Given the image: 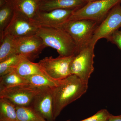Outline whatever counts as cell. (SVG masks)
<instances>
[{
    "instance_id": "1",
    "label": "cell",
    "mask_w": 121,
    "mask_h": 121,
    "mask_svg": "<svg viewBox=\"0 0 121 121\" xmlns=\"http://www.w3.org/2000/svg\"><path fill=\"white\" fill-rule=\"evenodd\" d=\"M88 83L74 75L60 80L52 88L54 121L68 105L81 97L86 92Z\"/></svg>"
},
{
    "instance_id": "2",
    "label": "cell",
    "mask_w": 121,
    "mask_h": 121,
    "mask_svg": "<svg viewBox=\"0 0 121 121\" xmlns=\"http://www.w3.org/2000/svg\"><path fill=\"white\" fill-rule=\"evenodd\" d=\"M36 34L47 47L56 50L59 56H73L77 48L73 40L64 30L57 28L40 27Z\"/></svg>"
},
{
    "instance_id": "3",
    "label": "cell",
    "mask_w": 121,
    "mask_h": 121,
    "mask_svg": "<svg viewBox=\"0 0 121 121\" xmlns=\"http://www.w3.org/2000/svg\"><path fill=\"white\" fill-rule=\"evenodd\" d=\"M99 22L87 19L68 20L56 28L64 30L75 43L77 52L90 44Z\"/></svg>"
},
{
    "instance_id": "4",
    "label": "cell",
    "mask_w": 121,
    "mask_h": 121,
    "mask_svg": "<svg viewBox=\"0 0 121 121\" xmlns=\"http://www.w3.org/2000/svg\"><path fill=\"white\" fill-rule=\"evenodd\" d=\"M121 4V0H99L88 2L83 7L74 9L68 20L87 19L100 23L113 7Z\"/></svg>"
},
{
    "instance_id": "5",
    "label": "cell",
    "mask_w": 121,
    "mask_h": 121,
    "mask_svg": "<svg viewBox=\"0 0 121 121\" xmlns=\"http://www.w3.org/2000/svg\"><path fill=\"white\" fill-rule=\"evenodd\" d=\"M95 47L90 44L78 51L73 56L71 65L72 75L87 83L94 70Z\"/></svg>"
},
{
    "instance_id": "6",
    "label": "cell",
    "mask_w": 121,
    "mask_h": 121,
    "mask_svg": "<svg viewBox=\"0 0 121 121\" xmlns=\"http://www.w3.org/2000/svg\"><path fill=\"white\" fill-rule=\"evenodd\" d=\"M73 56L46 57L38 63L49 78L60 81L71 75V65Z\"/></svg>"
},
{
    "instance_id": "7",
    "label": "cell",
    "mask_w": 121,
    "mask_h": 121,
    "mask_svg": "<svg viewBox=\"0 0 121 121\" xmlns=\"http://www.w3.org/2000/svg\"><path fill=\"white\" fill-rule=\"evenodd\" d=\"M43 89L30 84H22L0 91V98L8 99L18 106H29L35 95Z\"/></svg>"
},
{
    "instance_id": "8",
    "label": "cell",
    "mask_w": 121,
    "mask_h": 121,
    "mask_svg": "<svg viewBox=\"0 0 121 121\" xmlns=\"http://www.w3.org/2000/svg\"><path fill=\"white\" fill-rule=\"evenodd\" d=\"M121 4H117L113 7L105 18L98 25L94 33L90 45L95 46L100 39H106L121 28Z\"/></svg>"
},
{
    "instance_id": "9",
    "label": "cell",
    "mask_w": 121,
    "mask_h": 121,
    "mask_svg": "<svg viewBox=\"0 0 121 121\" xmlns=\"http://www.w3.org/2000/svg\"><path fill=\"white\" fill-rule=\"evenodd\" d=\"M38 29L32 23L31 19L15 11L12 19L5 29L0 40L6 35L18 37L35 35Z\"/></svg>"
},
{
    "instance_id": "10",
    "label": "cell",
    "mask_w": 121,
    "mask_h": 121,
    "mask_svg": "<svg viewBox=\"0 0 121 121\" xmlns=\"http://www.w3.org/2000/svg\"><path fill=\"white\" fill-rule=\"evenodd\" d=\"M15 41L17 54L23 55L31 61L37 58L47 47L42 39L36 34L15 37Z\"/></svg>"
},
{
    "instance_id": "11",
    "label": "cell",
    "mask_w": 121,
    "mask_h": 121,
    "mask_svg": "<svg viewBox=\"0 0 121 121\" xmlns=\"http://www.w3.org/2000/svg\"><path fill=\"white\" fill-rule=\"evenodd\" d=\"M74 10L56 9L47 12L39 11L31 19V21L38 28H56L68 20Z\"/></svg>"
},
{
    "instance_id": "12",
    "label": "cell",
    "mask_w": 121,
    "mask_h": 121,
    "mask_svg": "<svg viewBox=\"0 0 121 121\" xmlns=\"http://www.w3.org/2000/svg\"><path fill=\"white\" fill-rule=\"evenodd\" d=\"M30 106L44 119L54 121L52 88L42 89L35 95Z\"/></svg>"
},
{
    "instance_id": "13",
    "label": "cell",
    "mask_w": 121,
    "mask_h": 121,
    "mask_svg": "<svg viewBox=\"0 0 121 121\" xmlns=\"http://www.w3.org/2000/svg\"><path fill=\"white\" fill-rule=\"evenodd\" d=\"M87 3L84 0H47L40 1L39 9L47 12L56 9H76Z\"/></svg>"
},
{
    "instance_id": "14",
    "label": "cell",
    "mask_w": 121,
    "mask_h": 121,
    "mask_svg": "<svg viewBox=\"0 0 121 121\" xmlns=\"http://www.w3.org/2000/svg\"><path fill=\"white\" fill-rule=\"evenodd\" d=\"M15 11L32 19L39 11V0H9Z\"/></svg>"
},
{
    "instance_id": "15",
    "label": "cell",
    "mask_w": 121,
    "mask_h": 121,
    "mask_svg": "<svg viewBox=\"0 0 121 121\" xmlns=\"http://www.w3.org/2000/svg\"><path fill=\"white\" fill-rule=\"evenodd\" d=\"M15 11L9 0H0V39L12 19Z\"/></svg>"
},
{
    "instance_id": "16",
    "label": "cell",
    "mask_w": 121,
    "mask_h": 121,
    "mask_svg": "<svg viewBox=\"0 0 121 121\" xmlns=\"http://www.w3.org/2000/svg\"><path fill=\"white\" fill-rule=\"evenodd\" d=\"M15 71L24 78L29 76L39 74L49 78L38 63L33 62L27 59H24L22 60Z\"/></svg>"
},
{
    "instance_id": "17",
    "label": "cell",
    "mask_w": 121,
    "mask_h": 121,
    "mask_svg": "<svg viewBox=\"0 0 121 121\" xmlns=\"http://www.w3.org/2000/svg\"><path fill=\"white\" fill-rule=\"evenodd\" d=\"M16 107L8 99L0 98V121H17Z\"/></svg>"
},
{
    "instance_id": "18",
    "label": "cell",
    "mask_w": 121,
    "mask_h": 121,
    "mask_svg": "<svg viewBox=\"0 0 121 121\" xmlns=\"http://www.w3.org/2000/svg\"><path fill=\"white\" fill-rule=\"evenodd\" d=\"M15 38L11 36L6 35L0 40V62L17 54Z\"/></svg>"
},
{
    "instance_id": "19",
    "label": "cell",
    "mask_w": 121,
    "mask_h": 121,
    "mask_svg": "<svg viewBox=\"0 0 121 121\" xmlns=\"http://www.w3.org/2000/svg\"><path fill=\"white\" fill-rule=\"evenodd\" d=\"M29 84L27 80L15 71L0 76V91L22 84Z\"/></svg>"
},
{
    "instance_id": "20",
    "label": "cell",
    "mask_w": 121,
    "mask_h": 121,
    "mask_svg": "<svg viewBox=\"0 0 121 121\" xmlns=\"http://www.w3.org/2000/svg\"><path fill=\"white\" fill-rule=\"evenodd\" d=\"M17 121H48L42 117L30 106L16 107Z\"/></svg>"
},
{
    "instance_id": "21",
    "label": "cell",
    "mask_w": 121,
    "mask_h": 121,
    "mask_svg": "<svg viewBox=\"0 0 121 121\" xmlns=\"http://www.w3.org/2000/svg\"><path fill=\"white\" fill-rule=\"evenodd\" d=\"M29 83L40 89L52 88L58 84L60 81H54L41 75H34L24 78Z\"/></svg>"
},
{
    "instance_id": "22",
    "label": "cell",
    "mask_w": 121,
    "mask_h": 121,
    "mask_svg": "<svg viewBox=\"0 0 121 121\" xmlns=\"http://www.w3.org/2000/svg\"><path fill=\"white\" fill-rule=\"evenodd\" d=\"M25 58L23 55L16 54L0 62V76L15 71L20 63Z\"/></svg>"
},
{
    "instance_id": "23",
    "label": "cell",
    "mask_w": 121,
    "mask_h": 121,
    "mask_svg": "<svg viewBox=\"0 0 121 121\" xmlns=\"http://www.w3.org/2000/svg\"><path fill=\"white\" fill-rule=\"evenodd\" d=\"M110 114L106 109H102L90 117L80 121H106Z\"/></svg>"
},
{
    "instance_id": "24",
    "label": "cell",
    "mask_w": 121,
    "mask_h": 121,
    "mask_svg": "<svg viewBox=\"0 0 121 121\" xmlns=\"http://www.w3.org/2000/svg\"><path fill=\"white\" fill-rule=\"evenodd\" d=\"M106 39L108 41L115 44L121 51V30L115 31Z\"/></svg>"
},
{
    "instance_id": "25",
    "label": "cell",
    "mask_w": 121,
    "mask_h": 121,
    "mask_svg": "<svg viewBox=\"0 0 121 121\" xmlns=\"http://www.w3.org/2000/svg\"><path fill=\"white\" fill-rule=\"evenodd\" d=\"M106 121H121V115L115 116L110 114Z\"/></svg>"
},
{
    "instance_id": "26",
    "label": "cell",
    "mask_w": 121,
    "mask_h": 121,
    "mask_svg": "<svg viewBox=\"0 0 121 121\" xmlns=\"http://www.w3.org/2000/svg\"><path fill=\"white\" fill-rule=\"evenodd\" d=\"M86 2H91V1H95L99 0H84Z\"/></svg>"
},
{
    "instance_id": "27",
    "label": "cell",
    "mask_w": 121,
    "mask_h": 121,
    "mask_svg": "<svg viewBox=\"0 0 121 121\" xmlns=\"http://www.w3.org/2000/svg\"><path fill=\"white\" fill-rule=\"evenodd\" d=\"M40 1H43L47 0H39Z\"/></svg>"
},
{
    "instance_id": "28",
    "label": "cell",
    "mask_w": 121,
    "mask_h": 121,
    "mask_svg": "<svg viewBox=\"0 0 121 121\" xmlns=\"http://www.w3.org/2000/svg\"><path fill=\"white\" fill-rule=\"evenodd\" d=\"M70 121V120H68V121Z\"/></svg>"
}]
</instances>
